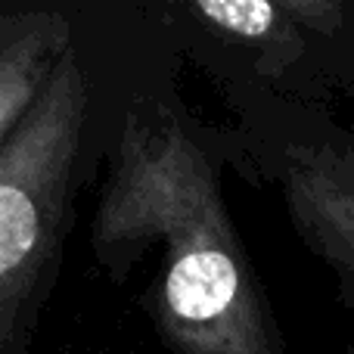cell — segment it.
Masks as SVG:
<instances>
[{
  "label": "cell",
  "mask_w": 354,
  "mask_h": 354,
  "mask_svg": "<svg viewBox=\"0 0 354 354\" xmlns=\"http://www.w3.org/2000/svg\"><path fill=\"white\" fill-rule=\"evenodd\" d=\"M75 25L59 10H6L0 16V140L44 100L66 56Z\"/></svg>",
  "instance_id": "277c9868"
},
{
  "label": "cell",
  "mask_w": 354,
  "mask_h": 354,
  "mask_svg": "<svg viewBox=\"0 0 354 354\" xmlns=\"http://www.w3.org/2000/svg\"><path fill=\"white\" fill-rule=\"evenodd\" d=\"M264 165L270 168V177L280 187L295 236L330 270L336 283V301L354 314V224L301 174L274 162H264ZM342 354H354V339L342 345Z\"/></svg>",
  "instance_id": "5b68a950"
},
{
  "label": "cell",
  "mask_w": 354,
  "mask_h": 354,
  "mask_svg": "<svg viewBox=\"0 0 354 354\" xmlns=\"http://www.w3.org/2000/svg\"><path fill=\"white\" fill-rule=\"evenodd\" d=\"M261 162H274L301 174L354 224V131L333 122L289 131H264Z\"/></svg>",
  "instance_id": "8992f818"
},
{
  "label": "cell",
  "mask_w": 354,
  "mask_h": 354,
  "mask_svg": "<svg viewBox=\"0 0 354 354\" xmlns=\"http://www.w3.org/2000/svg\"><path fill=\"white\" fill-rule=\"evenodd\" d=\"M177 12L214 62L277 97L354 91L351 0H199Z\"/></svg>",
  "instance_id": "3957f363"
},
{
  "label": "cell",
  "mask_w": 354,
  "mask_h": 354,
  "mask_svg": "<svg viewBox=\"0 0 354 354\" xmlns=\"http://www.w3.org/2000/svg\"><path fill=\"white\" fill-rule=\"evenodd\" d=\"M91 255L140 292L168 354H286L280 317L233 224L221 171L168 106H131L91 221Z\"/></svg>",
  "instance_id": "6da1fadb"
},
{
  "label": "cell",
  "mask_w": 354,
  "mask_h": 354,
  "mask_svg": "<svg viewBox=\"0 0 354 354\" xmlns=\"http://www.w3.org/2000/svg\"><path fill=\"white\" fill-rule=\"evenodd\" d=\"M87 115L78 50L44 100L0 140V354H31L72 227Z\"/></svg>",
  "instance_id": "7a4b0ae2"
}]
</instances>
